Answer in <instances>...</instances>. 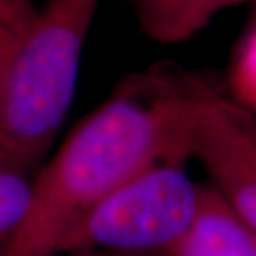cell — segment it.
<instances>
[{
  "label": "cell",
  "instance_id": "52a82bcc",
  "mask_svg": "<svg viewBox=\"0 0 256 256\" xmlns=\"http://www.w3.org/2000/svg\"><path fill=\"white\" fill-rule=\"evenodd\" d=\"M32 183L27 170L0 155V254L28 212Z\"/></svg>",
  "mask_w": 256,
  "mask_h": 256
},
{
  "label": "cell",
  "instance_id": "7a4b0ae2",
  "mask_svg": "<svg viewBox=\"0 0 256 256\" xmlns=\"http://www.w3.org/2000/svg\"><path fill=\"white\" fill-rule=\"evenodd\" d=\"M100 0H47L20 40L0 98V155L24 170L52 145L74 102Z\"/></svg>",
  "mask_w": 256,
  "mask_h": 256
},
{
  "label": "cell",
  "instance_id": "8992f818",
  "mask_svg": "<svg viewBox=\"0 0 256 256\" xmlns=\"http://www.w3.org/2000/svg\"><path fill=\"white\" fill-rule=\"evenodd\" d=\"M236 4L240 0H133L142 30L163 45L185 42L216 14Z\"/></svg>",
  "mask_w": 256,
  "mask_h": 256
},
{
  "label": "cell",
  "instance_id": "ba28073f",
  "mask_svg": "<svg viewBox=\"0 0 256 256\" xmlns=\"http://www.w3.org/2000/svg\"><path fill=\"white\" fill-rule=\"evenodd\" d=\"M230 84L236 104L256 116V22L242 40L233 58Z\"/></svg>",
  "mask_w": 256,
  "mask_h": 256
},
{
  "label": "cell",
  "instance_id": "5b68a950",
  "mask_svg": "<svg viewBox=\"0 0 256 256\" xmlns=\"http://www.w3.org/2000/svg\"><path fill=\"white\" fill-rule=\"evenodd\" d=\"M162 256H256V232L216 186H200L193 223Z\"/></svg>",
  "mask_w": 256,
  "mask_h": 256
},
{
  "label": "cell",
  "instance_id": "8fae6325",
  "mask_svg": "<svg viewBox=\"0 0 256 256\" xmlns=\"http://www.w3.org/2000/svg\"><path fill=\"white\" fill-rule=\"evenodd\" d=\"M66 256H156V254H132V253H112V252H84V253H68Z\"/></svg>",
  "mask_w": 256,
  "mask_h": 256
},
{
  "label": "cell",
  "instance_id": "3957f363",
  "mask_svg": "<svg viewBox=\"0 0 256 256\" xmlns=\"http://www.w3.org/2000/svg\"><path fill=\"white\" fill-rule=\"evenodd\" d=\"M200 185L183 165L145 170L92 208L66 233L58 254L112 252L162 256L193 223Z\"/></svg>",
  "mask_w": 256,
  "mask_h": 256
},
{
  "label": "cell",
  "instance_id": "30bf717a",
  "mask_svg": "<svg viewBox=\"0 0 256 256\" xmlns=\"http://www.w3.org/2000/svg\"><path fill=\"white\" fill-rule=\"evenodd\" d=\"M35 10L32 0H0V27L27 22Z\"/></svg>",
  "mask_w": 256,
  "mask_h": 256
},
{
  "label": "cell",
  "instance_id": "277c9868",
  "mask_svg": "<svg viewBox=\"0 0 256 256\" xmlns=\"http://www.w3.org/2000/svg\"><path fill=\"white\" fill-rule=\"evenodd\" d=\"M192 156L256 232V116L212 90L194 126Z\"/></svg>",
  "mask_w": 256,
  "mask_h": 256
},
{
  "label": "cell",
  "instance_id": "6da1fadb",
  "mask_svg": "<svg viewBox=\"0 0 256 256\" xmlns=\"http://www.w3.org/2000/svg\"><path fill=\"white\" fill-rule=\"evenodd\" d=\"M212 90L166 66L118 82L34 178L28 212L0 256H57L66 233L102 200L152 166L183 165Z\"/></svg>",
  "mask_w": 256,
  "mask_h": 256
},
{
  "label": "cell",
  "instance_id": "9c48e42d",
  "mask_svg": "<svg viewBox=\"0 0 256 256\" xmlns=\"http://www.w3.org/2000/svg\"><path fill=\"white\" fill-rule=\"evenodd\" d=\"M30 20L22 24H10L0 27V98H2L5 84H7L8 74L12 70L15 54L18 50L20 40L27 28Z\"/></svg>",
  "mask_w": 256,
  "mask_h": 256
}]
</instances>
